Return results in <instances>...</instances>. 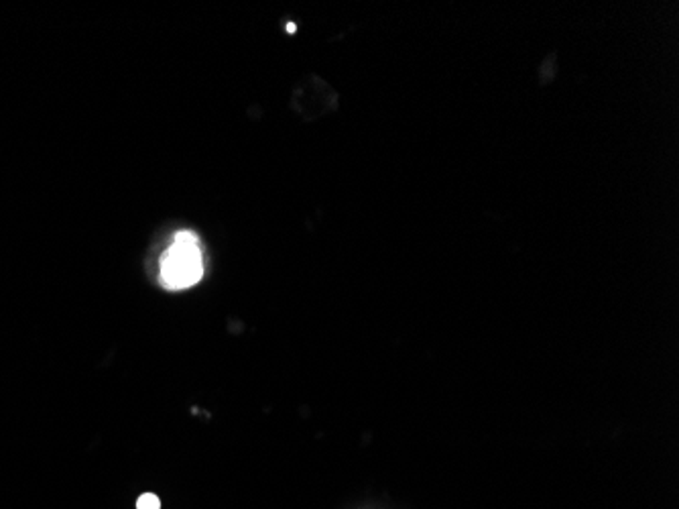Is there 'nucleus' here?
Returning <instances> with one entry per match:
<instances>
[{
	"label": "nucleus",
	"instance_id": "f257e3e1",
	"mask_svg": "<svg viewBox=\"0 0 679 509\" xmlns=\"http://www.w3.org/2000/svg\"><path fill=\"white\" fill-rule=\"evenodd\" d=\"M204 275L202 248L194 232H179L161 259V281L167 290H187Z\"/></svg>",
	"mask_w": 679,
	"mask_h": 509
},
{
	"label": "nucleus",
	"instance_id": "f03ea898",
	"mask_svg": "<svg viewBox=\"0 0 679 509\" xmlns=\"http://www.w3.org/2000/svg\"><path fill=\"white\" fill-rule=\"evenodd\" d=\"M137 509H161V501H159V497H157V495H153V493H145V495H141V497H139V501H137Z\"/></svg>",
	"mask_w": 679,
	"mask_h": 509
}]
</instances>
